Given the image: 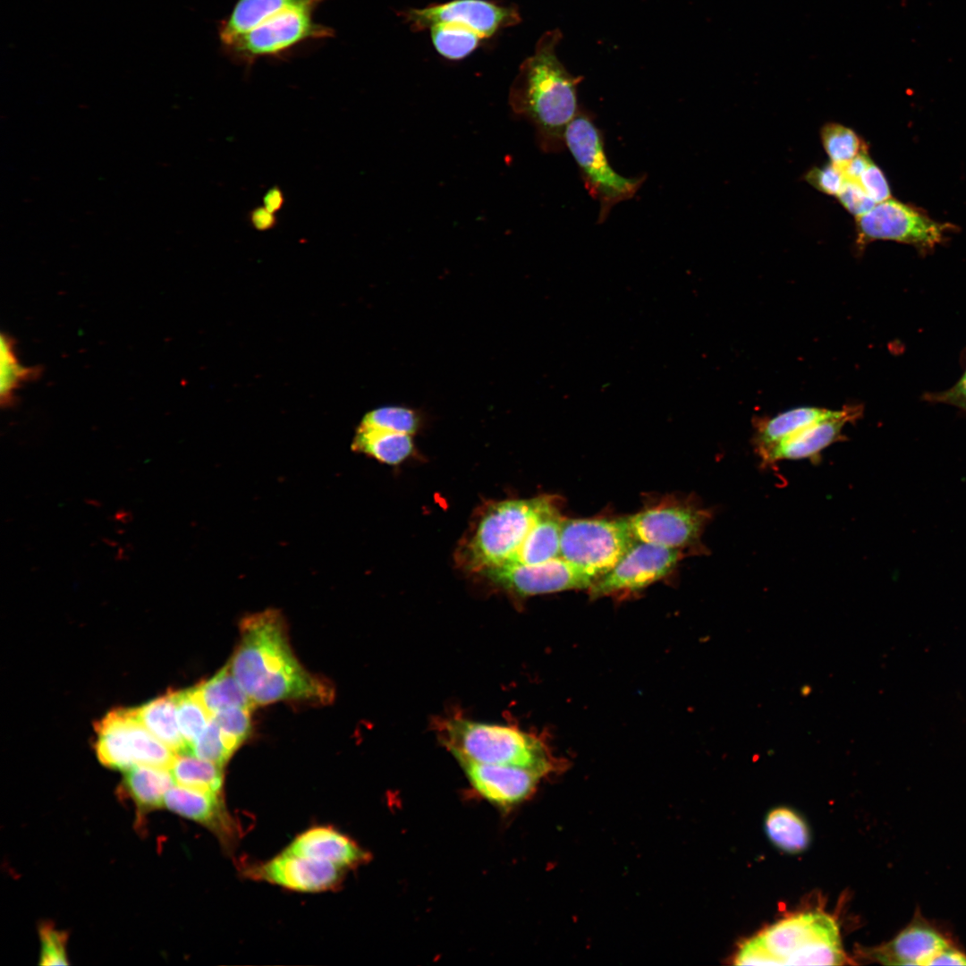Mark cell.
Segmentation results:
<instances>
[{
    "label": "cell",
    "mask_w": 966,
    "mask_h": 966,
    "mask_svg": "<svg viewBox=\"0 0 966 966\" xmlns=\"http://www.w3.org/2000/svg\"><path fill=\"white\" fill-rule=\"evenodd\" d=\"M562 38L559 29L539 38L533 55L521 63L508 97L513 114L535 128L539 148L549 153L565 148V131L580 112L577 89L583 80L559 60L556 47Z\"/></svg>",
    "instance_id": "1"
},
{
    "label": "cell",
    "mask_w": 966,
    "mask_h": 966,
    "mask_svg": "<svg viewBox=\"0 0 966 966\" xmlns=\"http://www.w3.org/2000/svg\"><path fill=\"white\" fill-rule=\"evenodd\" d=\"M835 919L822 911L786 917L738 949L737 965H840L845 962Z\"/></svg>",
    "instance_id": "2"
},
{
    "label": "cell",
    "mask_w": 966,
    "mask_h": 966,
    "mask_svg": "<svg viewBox=\"0 0 966 966\" xmlns=\"http://www.w3.org/2000/svg\"><path fill=\"white\" fill-rule=\"evenodd\" d=\"M440 737L454 758L525 767L544 776L559 767L539 738L514 726L454 717L444 722Z\"/></svg>",
    "instance_id": "3"
},
{
    "label": "cell",
    "mask_w": 966,
    "mask_h": 966,
    "mask_svg": "<svg viewBox=\"0 0 966 966\" xmlns=\"http://www.w3.org/2000/svg\"><path fill=\"white\" fill-rule=\"evenodd\" d=\"M554 506L550 496H539L488 507L465 547L466 567L482 572L512 564L532 527Z\"/></svg>",
    "instance_id": "4"
},
{
    "label": "cell",
    "mask_w": 966,
    "mask_h": 966,
    "mask_svg": "<svg viewBox=\"0 0 966 966\" xmlns=\"http://www.w3.org/2000/svg\"><path fill=\"white\" fill-rule=\"evenodd\" d=\"M565 147L573 157L589 194L599 203L597 223H603L613 207L631 199L645 181L644 176H622L610 165L603 135L590 115L580 110L564 136Z\"/></svg>",
    "instance_id": "5"
},
{
    "label": "cell",
    "mask_w": 966,
    "mask_h": 966,
    "mask_svg": "<svg viewBox=\"0 0 966 966\" xmlns=\"http://www.w3.org/2000/svg\"><path fill=\"white\" fill-rule=\"evenodd\" d=\"M240 632L239 644L229 664L250 698L263 679L298 659L289 643L284 618L276 609L245 616Z\"/></svg>",
    "instance_id": "6"
},
{
    "label": "cell",
    "mask_w": 966,
    "mask_h": 966,
    "mask_svg": "<svg viewBox=\"0 0 966 966\" xmlns=\"http://www.w3.org/2000/svg\"><path fill=\"white\" fill-rule=\"evenodd\" d=\"M95 730L97 758L112 769L125 772L139 765L170 768L177 755L136 718L132 708L110 711Z\"/></svg>",
    "instance_id": "7"
},
{
    "label": "cell",
    "mask_w": 966,
    "mask_h": 966,
    "mask_svg": "<svg viewBox=\"0 0 966 966\" xmlns=\"http://www.w3.org/2000/svg\"><path fill=\"white\" fill-rule=\"evenodd\" d=\"M634 541L626 518L563 519L560 556L597 580Z\"/></svg>",
    "instance_id": "8"
},
{
    "label": "cell",
    "mask_w": 966,
    "mask_h": 966,
    "mask_svg": "<svg viewBox=\"0 0 966 966\" xmlns=\"http://www.w3.org/2000/svg\"><path fill=\"white\" fill-rule=\"evenodd\" d=\"M315 9L292 7L264 21L224 45L237 61L251 64L262 57L277 56L308 40L332 37L329 27L316 22Z\"/></svg>",
    "instance_id": "9"
},
{
    "label": "cell",
    "mask_w": 966,
    "mask_h": 966,
    "mask_svg": "<svg viewBox=\"0 0 966 966\" xmlns=\"http://www.w3.org/2000/svg\"><path fill=\"white\" fill-rule=\"evenodd\" d=\"M712 515L710 510L694 501L669 500L626 517V521L635 540L702 553L700 538Z\"/></svg>",
    "instance_id": "10"
},
{
    "label": "cell",
    "mask_w": 966,
    "mask_h": 966,
    "mask_svg": "<svg viewBox=\"0 0 966 966\" xmlns=\"http://www.w3.org/2000/svg\"><path fill=\"white\" fill-rule=\"evenodd\" d=\"M950 227L890 198L855 217L856 246L862 251L874 241L887 240L928 250L943 241Z\"/></svg>",
    "instance_id": "11"
},
{
    "label": "cell",
    "mask_w": 966,
    "mask_h": 966,
    "mask_svg": "<svg viewBox=\"0 0 966 966\" xmlns=\"http://www.w3.org/2000/svg\"><path fill=\"white\" fill-rule=\"evenodd\" d=\"M683 556L682 550L635 540L618 563L589 589L599 598L640 590L665 577Z\"/></svg>",
    "instance_id": "12"
},
{
    "label": "cell",
    "mask_w": 966,
    "mask_h": 966,
    "mask_svg": "<svg viewBox=\"0 0 966 966\" xmlns=\"http://www.w3.org/2000/svg\"><path fill=\"white\" fill-rule=\"evenodd\" d=\"M400 16L415 31L437 23L452 22L471 29L481 38L521 21L517 8L487 0H453L424 8L407 9L402 11Z\"/></svg>",
    "instance_id": "13"
},
{
    "label": "cell",
    "mask_w": 966,
    "mask_h": 966,
    "mask_svg": "<svg viewBox=\"0 0 966 966\" xmlns=\"http://www.w3.org/2000/svg\"><path fill=\"white\" fill-rule=\"evenodd\" d=\"M482 573L498 587L521 597L589 589L596 581L561 556L535 564H506Z\"/></svg>",
    "instance_id": "14"
},
{
    "label": "cell",
    "mask_w": 966,
    "mask_h": 966,
    "mask_svg": "<svg viewBox=\"0 0 966 966\" xmlns=\"http://www.w3.org/2000/svg\"><path fill=\"white\" fill-rule=\"evenodd\" d=\"M455 758L478 794L503 809L529 799L544 777L541 773L525 767Z\"/></svg>",
    "instance_id": "15"
},
{
    "label": "cell",
    "mask_w": 966,
    "mask_h": 966,
    "mask_svg": "<svg viewBox=\"0 0 966 966\" xmlns=\"http://www.w3.org/2000/svg\"><path fill=\"white\" fill-rule=\"evenodd\" d=\"M343 869L331 862L284 850L265 863L253 867L249 873L254 878L286 889L316 893L335 887L343 879Z\"/></svg>",
    "instance_id": "16"
},
{
    "label": "cell",
    "mask_w": 966,
    "mask_h": 966,
    "mask_svg": "<svg viewBox=\"0 0 966 966\" xmlns=\"http://www.w3.org/2000/svg\"><path fill=\"white\" fill-rule=\"evenodd\" d=\"M951 945V938L917 910L911 922L893 939L863 953L884 965H928L936 953Z\"/></svg>",
    "instance_id": "17"
},
{
    "label": "cell",
    "mask_w": 966,
    "mask_h": 966,
    "mask_svg": "<svg viewBox=\"0 0 966 966\" xmlns=\"http://www.w3.org/2000/svg\"><path fill=\"white\" fill-rule=\"evenodd\" d=\"M862 414L859 405L845 406L826 419H820L777 444L760 457L761 465L767 467L782 460L810 459L816 461L820 453L844 439L843 427L857 420Z\"/></svg>",
    "instance_id": "18"
},
{
    "label": "cell",
    "mask_w": 966,
    "mask_h": 966,
    "mask_svg": "<svg viewBox=\"0 0 966 966\" xmlns=\"http://www.w3.org/2000/svg\"><path fill=\"white\" fill-rule=\"evenodd\" d=\"M334 698L335 690L330 682L308 672L299 661L263 679L250 697L254 706L284 700L324 705Z\"/></svg>",
    "instance_id": "19"
},
{
    "label": "cell",
    "mask_w": 966,
    "mask_h": 966,
    "mask_svg": "<svg viewBox=\"0 0 966 966\" xmlns=\"http://www.w3.org/2000/svg\"><path fill=\"white\" fill-rule=\"evenodd\" d=\"M164 807L206 826L222 842H231L235 837V823L220 793L176 784L166 792Z\"/></svg>",
    "instance_id": "20"
},
{
    "label": "cell",
    "mask_w": 966,
    "mask_h": 966,
    "mask_svg": "<svg viewBox=\"0 0 966 966\" xmlns=\"http://www.w3.org/2000/svg\"><path fill=\"white\" fill-rule=\"evenodd\" d=\"M286 852L331 862L342 869L365 862L369 857L351 838L331 826H314L299 835Z\"/></svg>",
    "instance_id": "21"
},
{
    "label": "cell",
    "mask_w": 966,
    "mask_h": 966,
    "mask_svg": "<svg viewBox=\"0 0 966 966\" xmlns=\"http://www.w3.org/2000/svg\"><path fill=\"white\" fill-rule=\"evenodd\" d=\"M325 0H237L221 21L219 38L227 44L276 13L292 7L316 9Z\"/></svg>",
    "instance_id": "22"
},
{
    "label": "cell",
    "mask_w": 966,
    "mask_h": 966,
    "mask_svg": "<svg viewBox=\"0 0 966 966\" xmlns=\"http://www.w3.org/2000/svg\"><path fill=\"white\" fill-rule=\"evenodd\" d=\"M174 780L169 768L139 765L124 772L121 791L134 803L138 816L164 807Z\"/></svg>",
    "instance_id": "23"
},
{
    "label": "cell",
    "mask_w": 966,
    "mask_h": 966,
    "mask_svg": "<svg viewBox=\"0 0 966 966\" xmlns=\"http://www.w3.org/2000/svg\"><path fill=\"white\" fill-rule=\"evenodd\" d=\"M835 412L823 408L800 407L773 418L758 419L752 439L755 451L760 458L783 440Z\"/></svg>",
    "instance_id": "24"
},
{
    "label": "cell",
    "mask_w": 966,
    "mask_h": 966,
    "mask_svg": "<svg viewBox=\"0 0 966 966\" xmlns=\"http://www.w3.org/2000/svg\"><path fill=\"white\" fill-rule=\"evenodd\" d=\"M136 718L159 741L177 754L187 752L177 722L174 691L132 708Z\"/></svg>",
    "instance_id": "25"
},
{
    "label": "cell",
    "mask_w": 966,
    "mask_h": 966,
    "mask_svg": "<svg viewBox=\"0 0 966 966\" xmlns=\"http://www.w3.org/2000/svg\"><path fill=\"white\" fill-rule=\"evenodd\" d=\"M352 449L377 461L397 465L414 451L412 436L360 424Z\"/></svg>",
    "instance_id": "26"
},
{
    "label": "cell",
    "mask_w": 966,
    "mask_h": 966,
    "mask_svg": "<svg viewBox=\"0 0 966 966\" xmlns=\"http://www.w3.org/2000/svg\"><path fill=\"white\" fill-rule=\"evenodd\" d=\"M563 519L556 506L544 513L530 530L512 564H535L560 556Z\"/></svg>",
    "instance_id": "27"
},
{
    "label": "cell",
    "mask_w": 966,
    "mask_h": 966,
    "mask_svg": "<svg viewBox=\"0 0 966 966\" xmlns=\"http://www.w3.org/2000/svg\"><path fill=\"white\" fill-rule=\"evenodd\" d=\"M194 687L211 716L229 708L240 707L252 709L255 707L233 674L229 663L211 678Z\"/></svg>",
    "instance_id": "28"
},
{
    "label": "cell",
    "mask_w": 966,
    "mask_h": 966,
    "mask_svg": "<svg viewBox=\"0 0 966 966\" xmlns=\"http://www.w3.org/2000/svg\"><path fill=\"white\" fill-rule=\"evenodd\" d=\"M767 837L780 850L797 853L804 851L809 843V830L803 818L786 807L771 809L765 819Z\"/></svg>",
    "instance_id": "29"
},
{
    "label": "cell",
    "mask_w": 966,
    "mask_h": 966,
    "mask_svg": "<svg viewBox=\"0 0 966 966\" xmlns=\"http://www.w3.org/2000/svg\"><path fill=\"white\" fill-rule=\"evenodd\" d=\"M176 784L220 793L224 775L222 767L189 752L176 755L169 768Z\"/></svg>",
    "instance_id": "30"
},
{
    "label": "cell",
    "mask_w": 966,
    "mask_h": 966,
    "mask_svg": "<svg viewBox=\"0 0 966 966\" xmlns=\"http://www.w3.org/2000/svg\"><path fill=\"white\" fill-rule=\"evenodd\" d=\"M176 716L187 752L208 724L211 714L201 702L195 687L174 691Z\"/></svg>",
    "instance_id": "31"
},
{
    "label": "cell",
    "mask_w": 966,
    "mask_h": 966,
    "mask_svg": "<svg viewBox=\"0 0 966 966\" xmlns=\"http://www.w3.org/2000/svg\"><path fill=\"white\" fill-rule=\"evenodd\" d=\"M429 29L436 51L452 60L469 55L479 46L481 39L477 32L458 23H437Z\"/></svg>",
    "instance_id": "32"
},
{
    "label": "cell",
    "mask_w": 966,
    "mask_h": 966,
    "mask_svg": "<svg viewBox=\"0 0 966 966\" xmlns=\"http://www.w3.org/2000/svg\"><path fill=\"white\" fill-rule=\"evenodd\" d=\"M0 346V401L3 407H8L13 403L16 391L23 383L33 378L37 371L19 361L14 342L8 335H1Z\"/></svg>",
    "instance_id": "33"
},
{
    "label": "cell",
    "mask_w": 966,
    "mask_h": 966,
    "mask_svg": "<svg viewBox=\"0 0 966 966\" xmlns=\"http://www.w3.org/2000/svg\"><path fill=\"white\" fill-rule=\"evenodd\" d=\"M361 425L414 436L423 424L419 411L402 405H385L365 414Z\"/></svg>",
    "instance_id": "34"
},
{
    "label": "cell",
    "mask_w": 966,
    "mask_h": 966,
    "mask_svg": "<svg viewBox=\"0 0 966 966\" xmlns=\"http://www.w3.org/2000/svg\"><path fill=\"white\" fill-rule=\"evenodd\" d=\"M820 138L830 161L839 166L867 150L860 137L852 129L841 123H826L820 131Z\"/></svg>",
    "instance_id": "35"
},
{
    "label": "cell",
    "mask_w": 966,
    "mask_h": 966,
    "mask_svg": "<svg viewBox=\"0 0 966 966\" xmlns=\"http://www.w3.org/2000/svg\"><path fill=\"white\" fill-rule=\"evenodd\" d=\"M250 710L251 708H248L234 707L217 711L211 716L233 754L250 734Z\"/></svg>",
    "instance_id": "36"
},
{
    "label": "cell",
    "mask_w": 966,
    "mask_h": 966,
    "mask_svg": "<svg viewBox=\"0 0 966 966\" xmlns=\"http://www.w3.org/2000/svg\"><path fill=\"white\" fill-rule=\"evenodd\" d=\"M188 752L222 767L233 755L224 741L218 725L212 718Z\"/></svg>",
    "instance_id": "37"
},
{
    "label": "cell",
    "mask_w": 966,
    "mask_h": 966,
    "mask_svg": "<svg viewBox=\"0 0 966 966\" xmlns=\"http://www.w3.org/2000/svg\"><path fill=\"white\" fill-rule=\"evenodd\" d=\"M40 940V965H69L66 945L68 936L51 923H42L38 928Z\"/></svg>",
    "instance_id": "38"
},
{
    "label": "cell",
    "mask_w": 966,
    "mask_h": 966,
    "mask_svg": "<svg viewBox=\"0 0 966 966\" xmlns=\"http://www.w3.org/2000/svg\"><path fill=\"white\" fill-rule=\"evenodd\" d=\"M804 180L818 191L836 196L845 177L841 166L829 161L821 166H813L804 175Z\"/></svg>",
    "instance_id": "39"
},
{
    "label": "cell",
    "mask_w": 966,
    "mask_h": 966,
    "mask_svg": "<svg viewBox=\"0 0 966 966\" xmlns=\"http://www.w3.org/2000/svg\"><path fill=\"white\" fill-rule=\"evenodd\" d=\"M841 205L855 217L869 211L877 203L864 191L856 181H844L835 196Z\"/></svg>",
    "instance_id": "40"
},
{
    "label": "cell",
    "mask_w": 966,
    "mask_h": 966,
    "mask_svg": "<svg viewBox=\"0 0 966 966\" xmlns=\"http://www.w3.org/2000/svg\"><path fill=\"white\" fill-rule=\"evenodd\" d=\"M877 204L891 198V191L882 170L872 161L856 181Z\"/></svg>",
    "instance_id": "41"
},
{
    "label": "cell",
    "mask_w": 966,
    "mask_h": 966,
    "mask_svg": "<svg viewBox=\"0 0 966 966\" xmlns=\"http://www.w3.org/2000/svg\"><path fill=\"white\" fill-rule=\"evenodd\" d=\"M931 399L960 408L966 411V369L960 379L945 392L934 394Z\"/></svg>",
    "instance_id": "42"
},
{
    "label": "cell",
    "mask_w": 966,
    "mask_h": 966,
    "mask_svg": "<svg viewBox=\"0 0 966 966\" xmlns=\"http://www.w3.org/2000/svg\"><path fill=\"white\" fill-rule=\"evenodd\" d=\"M251 226L258 231L273 229L277 224L275 213L263 207H256L248 215Z\"/></svg>",
    "instance_id": "43"
},
{
    "label": "cell",
    "mask_w": 966,
    "mask_h": 966,
    "mask_svg": "<svg viewBox=\"0 0 966 966\" xmlns=\"http://www.w3.org/2000/svg\"><path fill=\"white\" fill-rule=\"evenodd\" d=\"M928 965H966V953L953 944L936 953Z\"/></svg>",
    "instance_id": "44"
},
{
    "label": "cell",
    "mask_w": 966,
    "mask_h": 966,
    "mask_svg": "<svg viewBox=\"0 0 966 966\" xmlns=\"http://www.w3.org/2000/svg\"><path fill=\"white\" fill-rule=\"evenodd\" d=\"M285 197L279 186L271 187L263 196V206L273 213L282 209Z\"/></svg>",
    "instance_id": "45"
}]
</instances>
